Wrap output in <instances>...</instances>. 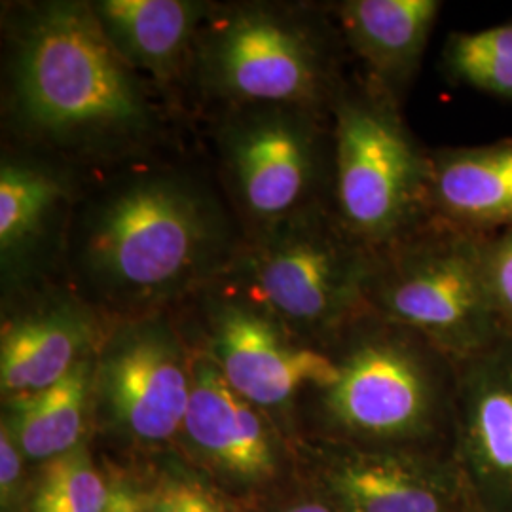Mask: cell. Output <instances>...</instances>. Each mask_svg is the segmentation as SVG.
<instances>
[{
    "instance_id": "obj_11",
    "label": "cell",
    "mask_w": 512,
    "mask_h": 512,
    "mask_svg": "<svg viewBox=\"0 0 512 512\" xmlns=\"http://www.w3.org/2000/svg\"><path fill=\"white\" fill-rule=\"evenodd\" d=\"M452 458L476 512H512V336L456 363Z\"/></svg>"
},
{
    "instance_id": "obj_24",
    "label": "cell",
    "mask_w": 512,
    "mask_h": 512,
    "mask_svg": "<svg viewBox=\"0 0 512 512\" xmlns=\"http://www.w3.org/2000/svg\"><path fill=\"white\" fill-rule=\"evenodd\" d=\"M18 442L14 439L10 427L6 421L2 423L0 431V490H2V501L6 503L18 484L19 471H21V458H19Z\"/></svg>"
},
{
    "instance_id": "obj_12",
    "label": "cell",
    "mask_w": 512,
    "mask_h": 512,
    "mask_svg": "<svg viewBox=\"0 0 512 512\" xmlns=\"http://www.w3.org/2000/svg\"><path fill=\"white\" fill-rule=\"evenodd\" d=\"M69 169L10 152L0 165V266L4 298L35 293L65 243L78 202Z\"/></svg>"
},
{
    "instance_id": "obj_1",
    "label": "cell",
    "mask_w": 512,
    "mask_h": 512,
    "mask_svg": "<svg viewBox=\"0 0 512 512\" xmlns=\"http://www.w3.org/2000/svg\"><path fill=\"white\" fill-rule=\"evenodd\" d=\"M143 160L78 198L65 243L69 287L122 319L202 293L226 274L245 238L202 175Z\"/></svg>"
},
{
    "instance_id": "obj_20",
    "label": "cell",
    "mask_w": 512,
    "mask_h": 512,
    "mask_svg": "<svg viewBox=\"0 0 512 512\" xmlns=\"http://www.w3.org/2000/svg\"><path fill=\"white\" fill-rule=\"evenodd\" d=\"M442 69L461 86L512 105V21L448 35Z\"/></svg>"
},
{
    "instance_id": "obj_6",
    "label": "cell",
    "mask_w": 512,
    "mask_h": 512,
    "mask_svg": "<svg viewBox=\"0 0 512 512\" xmlns=\"http://www.w3.org/2000/svg\"><path fill=\"white\" fill-rule=\"evenodd\" d=\"M330 126V207L353 238L378 253L431 222L429 150L406 126L399 101L363 74L344 78Z\"/></svg>"
},
{
    "instance_id": "obj_7",
    "label": "cell",
    "mask_w": 512,
    "mask_h": 512,
    "mask_svg": "<svg viewBox=\"0 0 512 512\" xmlns=\"http://www.w3.org/2000/svg\"><path fill=\"white\" fill-rule=\"evenodd\" d=\"M366 304L454 363L507 336L490 289L486 238L439 222L374 253Z\"/></svg>"
},
{
    "instance_id": "obj_18",
    "label": "cell",
    "mask_w": 512,
    "mask_h": 512,
    "mask_svg": "<svg viewBox=\"0 0 512 512\" xmlns=\"http://www.w3.org/2000/svg\"><path fill=\"white\" fill-rule=\"evenodd\" d=\"M183 431L209 458L236 475L260 478L274 469L272 439L258 408L239 397L207 353L196 355L192 365Z\"/></svg>"
},
{
    "instance_id": "obj_23",
    "label": "cell",
    "mask_w": 512,
    "mask_h": 512,
    "mask_svg": "<svg viewBox=\"0 0 512 512\" xmlns=\"http://www.w3.org/2000/svg\"><path fill=\"white\" fill-rule=\"evenodd\" d=\"M147 512H226L215 497L190 482H167L156 490Z\"/></svg>"
},
{
    "instance_id": "obj_17",
    "label": "cell",
    "mask_w": 512,
    "mask_h": 512,
    "mask_svg": "<svg viewBox=\"0 0 512 512\" xmlns=\"http://www.w3.org/2000/svg\"><path fill=\"white\" fill-rule=\"evenodd\" d=\"M93 12L114 48L137 73L158 84L190 74L196 40L211 2L200 0H95Z\"/></svg>"
},
{
    "instance_id": "obj_13",
    "label": "cell",
    "mask_w": 512,
    "mask_h": 512,
    "mask_svg": "<svg viewBox=\"0 0 512 512\" xmlns=\"http://www.w3.org/2000/svg\"><path fill=\"white\" fill-rule=\"evenodd\" d=\"M25 296L33 304L2 325L0 385L8 401L59 384L90 359V349L101 338V311L71 287H40Z\"/></svg>"
},
{
    "instance_id": "obj_9",
    "label": "cell",
    "mask_w": 512,
    "mask_h": 512,
    "mask_svg": "<svg viewBox=\"0 0 512 512\" xmlns=\"http://www.w3.org/2000/svg\"><path fill=\"white\" fill-rule=\"evenodd\" d=\"M192 365L164 311L126 317L105 338L93 393L120 431L162 442L183 431Z\"/></svg>"
},
{
    "instance_id": "obj_25",
    "label": "cell",
    "mask_w": 512,
    "mask_h": 512,
    "mask_svg": "<svg viewBox=\"0 0 512 512\" xmlns=\"http://www.w3.org/2000/svg\"><path fill=\"white\" fill-rule=\"evenodd\" d=\"M107 512H147V507L128 488H116L110 492Z\"/></svg>"
},
{
    "instance_id": "obj_19",
    "label": "cell",
    "mask_w": 512,
    "mask_h": 512,
    "mask_svg": "<svg viewBox=\"0 0 512 512\" xmlns=\"http://www.w3.org/2000/svg\"><path fill=\"white\" fill-rule=\"evenodd\" d=\"M93 372L92 359H86L54 387L8 401L6 425L27 458H59L80 446L93 395Z\"/></svg>"
},
{
    "instance_id": "obj_26",
    "label": "cell",
    "mask_w": 512,
    "mask_h": 512,
    "mask_svg": "<svg viewBox=\"0 0 512 512\" xmlns=\"http://www.w3.org/2000/svg\"><path fill=\"white\" fill-rule=\"evenodd\" d=\"M287 512H344L340 507H332L327 503H319V501H310V503H302L298 507H293Z\"/></svg>"
},
{
    "instance_id": "obj_3",
    "label": "cell",
    "mask_w": 512,
    "mask_h": 512,
    "mask_svg": "<svg viewBox=\"0 0 512 512\" xmlns=\"http://www.w3.org/2000/svg\"><path fill=\"white\" fill-rule=\"evenodd\" d=\"M323 349L336 368L317 393L325 421L366 450L452 454L456 363L418 332L366 310Z\"/></svg>"
},
{
    "instance_id": "obj_2",
    "label": "cell",
    "mask_w": 512,
    "mask_h": 512,
    "mask_svg": "<svg viewBox=\"0 0 512 512\" xmlns=\"http://www.w3.org/2000/svg\"><path fill=\"white\" fill-rule=\"evenodd\" d=\"M6 29L4 116L25 147L54 164L147 156L160 137L158 110L92 2L23 4Z\"/></svg>"
},
{
    "instance_id": "obj_5",
    "label": "cell",
    "mask_w": 512,
    "mask_h": 512,
    "mask_svg": "<svg viewBox=\"0 0 512 512\" xmlns=\"http://www.w3.org/2000/svg\"><path fill=\"white\" fill-rule=\"evenodd\" d=\"M374 251L321 203L245 236L217 283L268 311L289 332L330 340L368 310Z\"/></svg>"
},
{
    "instance_id": "obj_15",
    "label": "cell",
    "mask_w": 512,
    "mask_h": 512,
    "mask_svg": "<svg viewBox=\"0 0 512 512\" xmlns=\"http://www.w3.org/2000/svg\"><path fill=\"white\" fill-rule=\"evenodd\" d=\"M442 10L439 0H346L332 8V21L368 82L403 101L420 71Z\"/></svg>"
},
{
    "instance_id": "obj_10",
    "label": "cell",
    "mask_w": 512,
    "mask_h": 512,
    "mask_svg": "<svg viewBox=\"0 0 512 512\" xmlns=\"http://www.w3.org/2000/svg\"><path fill=\"white\" fill-rule=\"evenodd\" d=\"M198 300L209 332V357L228 385L256 408L291 403L332 384L334 363L323 349L296 346L291 332L245 296L213 283Z\"/></svg>"
},
{
    "instance_id": "obj_22",
    "label": "cell",
    "mask_w": 512,
    "mask_h": 512,
    "mask_svg": "<svg viewBox=\"0 0 512 512\" xmlns=\"http://www.w3.org/2000/svg\"><path fill=\"white\" fill-rule=\"evenodd\" d=\"M486 268L495 308L512 336V230L486 238Z\"/></svg>"
},
{
    "instance_id": "obj_16",
    "label": "cell",
    "mask_w": 512,
    "mask_h": 512,
    "mask_svg": "<svg viewBox=\"0 0 512 512\" xmlns=\"http://www.w3.org/2000/svg\"><path fill=\"white\" fill-rule=\"evenodd\" d=\"M429 217L490 238L512 230V137L429 150Z\"/></svg>"
},
{
    "instance_id": "obj_21",
    "label": "cell",
    "mask_w": 512,
    "mask_h": 512,
    "mask_svg": "<svg viewBox=\"0 0 512 512\" xmlns=\"http://www.w3.org/2000/svg\"><path fill=\"white\" fill-rule=\"evenodd\" d=\"M110 492L82 446L54 458L46 467L35 512H107Z\"/></svg>"
},
{
    "instance_id": "obj_14",
    "label": "cell",
    "mask_w": 512,
    "mask_h": 512,
    "mask_svg": "<svg viewBox=\"0 0 512 512\" xmlns=\"http://www.w3.org/2000/svg\"><path fill=\"white\" fill-rule=\"evenodd\" d=\"M329 484L344 512H476L452 454L353 450Z\"/></svg>"
},
{
    "instance_id": "obj_8",
    "label": "cell",
    "mask_w": 512,
    "mask_h": 512,
    "mask_svg": "<svg viewBox=\"0 0 512 512\" xmlns=\"http://www.w3.org/2000/svg\"><path fill=\"white\" fill-rule=\"evenodd\" d=\"M215 145L220 179L243 236L330 203L327 112L274 105L224 109Z\"/></svg>"
},
{
    "instance_id": "obj_4",
    "label": "cell",
    "mask_w": 512,
    "mask_h": 512,
    "mask_svg": "<svg viewBox=\"0 0 512 512\" xmlns=\"http://www.w3.org/2000/svg\"><path fill=\"white\" fill-rule=\"evenodd\" d=\"M340 44L334 21L313 6L213 4L190 74L222 110L274 105L330 114L346 78Z\"/></svg>"
}]
</instances>
